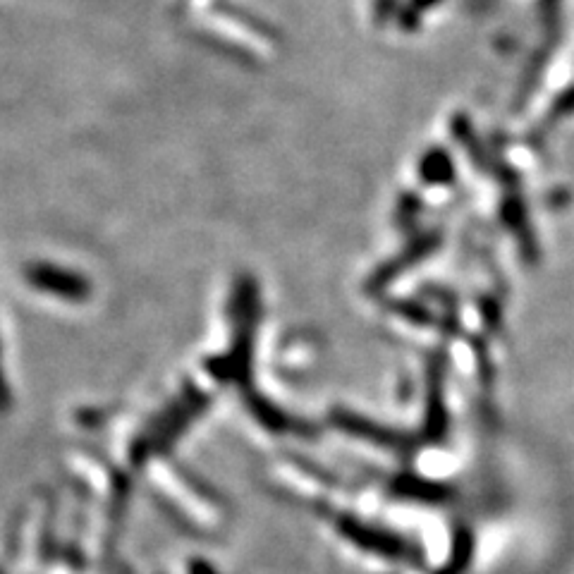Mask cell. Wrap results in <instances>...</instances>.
<instances>
[{"mask_svg": "<svg viewBox=\"0 0 574 574\" xmlns=\"http://www.w3.org/2000/svg\"><path fill=\"white\" fill-rule=\"evenodd\" d=\"M503 223L508 225L515 235V240L519 244V252H522L524 261L527 264H534L539 261V240H536V232L531 230L529 223V213L527 206L519 194H508L503 201Z\"/></svg>", "mask_w": 574, "mask_h": 574, "instance_id": "cell-1", "label": "cell"}, {"mask_svg": "<svg viewBox=\"0 0 574 574\" xmlns=\"http://www.w3.org/2000/svg\"><path fill=\"white\" fill-rule=\"evenodd\" d=\"M448 429V412L443 398V366L433 362L429 371V412H426V433L431 438H443Z\"/></svg>", "mask_w": 574, "mask_h": 574, "instance_id": "cell-2", "label": "cell"}, {"mask_svg": "<svg viewBox=\"0 0 574 574\" xmlns=\"http://www.w3.org/2000/svg\"><path fill=\"white\" fill-rule=\"evenodd\" d=\"M455 161L445 149L426 151L419 161V177L429 185H453L455 182Z\"/></svg>", "mask_w": 574, "mask_h": 574, "instance_id": "cell-3", "label": "cell"}, {"mask_svg": "<svg viewBox=\"0 0 574 574\" xmlns=\"http://www.w3.org/2000/svg\"><path fill=\"white\" fill-rule=\"evenodd\" d=\"M450 130H453L457 142L464 146V151H467L469 158H472L474 166H479V168H484V170L491 168V156L486 154L484 144L479 142V134L474 132L472 120H469L467 115L457 113L455 118H453V122H450Z\"/></svg>", "mask_w": 574, "mask_h": 574, "instance_id": "cell-4", "label": "cell"}, {"mask_svg": "<svg viewBox=\"0 0 574 574\" xmlns=\"http://www.w3.org/2000/svg\"><path fill=\"white\" fill-rule=\"evenodd\" d=\"M474 555V536L469 529H460L455 534V543H453V558H450L448 567L441 574H462L467 570L469 563H472Z\"/></svg>", "mask_w": 574, "mask_h": 574, "instance_id": "cell-5", "label": "cell"}, {"mask_svg": "<svg viewBox=\"0 0 574 574\" xmlns=\"http://www.w3.org/2000/svg\"><path fill=\"white\" fill-rule=\"evenodd\" d=\"M539 8V20L541 27L546 29L548 36H553L560 27V12H563V0H539L536 3Z\"/></svg>", "mask_w": 574, "mask_h": 574, "instance_id": "cell-6", "label": "cell"}, {"mask_svg": "<svg viewBox=\"0 0 574 574\" xmlns=\"http://www.w3.org/2000/svg\"><path fill=\"white\" fill-rule=\"evenodd\" d=\"M574 115V87L565 89L558 99L553 101L551 111H548V122H558L563 118H570Z\"/></svg>", "mask_w": 574, "mask_h": 574, "instance_id": "cell-7", "label": "cell"}, {"mask_svg": "<svg viewBox=\"0 0 574 574\" xmlns=\"http://www.w3.org/2000/svg\"><path fill=\"white\" fill-rule=\"evenodd\" d=\"M438 3H443V0H412V8H417L419 12H424V10H429V8H433V5H438Z\"/></svg>", "mask_w": 574, "mask_h": 574, "instance_id": "cell-8", "label": "cell"}]
</instances>
